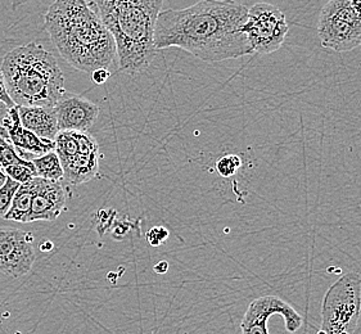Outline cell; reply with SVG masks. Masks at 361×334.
I'll list each match as a JSON object with an SVG mask.
<instances>
[{
  "instance_id": "1",
  "label": "cell",
  "mask_w": 361,
  "mask_h": 334,
  "mask_svg": "<svg viewBox=\"0 0 361 334\" xmlns=\"http://www.w3.org/2000/svg\"><path fill=\"white\" fill-rule=\"evenodd\" d=\"M248 8L234 0H200L159 15L154 48H180L203 62H223L253 54L243 31Z\"/></svg>"
},
{
  "instance_id": "2",
  "label": "cell",
  "mask_w": 361,
  "mask_h": 334,
  "mask_svg": "<svg viewBox=\"0 0 361 334\" xmlns=\"http://www.w3.org/2000/svg\"><path fill=\"white\" fill-rule=\"evenodd\" d=\"M44 26L61 57L73 68L94 73L112 65L115 40L87 0H54Z\"/></svg>"
},
{
  "instance_id": "3",
  "label": "cell",
  "mask_w": 361,
  "mask_h": 334,
  "mask_svg": "<svg viewBox=\"0 0 361 334\" xmlns=\"http://www.w3.org/2000/svg\"><path fill=\"white\" fill-rule=\"evenodd\" d=\"M116 44L118 68L126 75L145 73L156 56L154 29L164 0H87Z\"/></svg>"
},
{
  "instance_id": "4",
  "label": "cell",
  "mask_w": 361,
  "mask_h": 334,
  "mask_svg": "<svg viewBox=\"0 0 361 334\" xmlns=\"http://www.w3.org/2000/svg\"><path fill=\"white\" fill-rule=\"evenodd\" d=\"M0 71L16 106H56L66 93L57 59L35 42L8 51Z\"/></svg>"
},
{
  "instance_id": "5",
  "label": "cell",
  "mask_w": 361,
  "mask_h": 334,
  "mask_svg": "<svg viewBox=\"0 0 361 334\" xmlns=\"http://www.w3.org/2000/svg\"><path fill=\"white\" fill-rule=\"evenodd\" d=\"M360 314V276L348 273L325 293L318 334H354Z\"/></svg>"
},
{
  "instance_id": "6",
  "label": "cell",
  "mask_w": 361,
  "mask_h": 334,
  "mask_svg": "<svg viewBox=\"0 0 361 334\" xmlns=\"http://www.w3.org/2000/svg\"><path fill=\"white\" fill-rule=\"evenodd\" d=\"M318 35L322 45L331 51H350L361 44V16L351 0H329L319 16Z\"/></svg>"
},
{
  "instance_id": "7",
  "label": "cell",
  "mask_w": 361,
  "mask_h": 334,
  "mask_svg": "<svg viewBox=\"0 0 361 334\" xmlns=\"http://www.w3.org/2000/svg\"><path fill=\"white\" fill-rule=\"evenodd\" d=\"M243 31L252 53L271 54L282 48L289 27L281 8L269 3H256L248 8Z\"/></svg>"
},
{
  "instance_id": "8",
  "label": "cell",
  "mask_w": 361,
  "mask_h": 334,
  "mask_svg": "<svg viewBox=\"0 0 361 334\" xmlns=\"http://www.w3.org/2000/svg\"><path fill=\"white\" fill-rule=\"evenodd\" d=\"M274 314L282 316L289 333H296L304 323L302 316L287 302L274 296H265L253 299L248 306L240 324L242 334H269L267 320Z\"/></svg>"
},
{
  "instance_id": "9",
  "label": "cell",
  "mask_w": 361,
  "mask_h": 334,
  "mask_svg": "<svg viewBox=\"0 0 361 334\" xmlns=\"http://www.w3.org/2000/svg\"><path fill=\"white\" fill-rule=\"evenodd\" d=\"M31 240V233L0 228V273L15 279L29 273L37 259Z\"/></svg>"
},
{
  "instance_id": "10",
  "label": "cell",
  "mask_w": 361,
  "mask_h": 334,
  "mask_svg": "<svg viewBox=\"0 0 361 334\" xmlns=\"http://www.w3.org/2000/svg\"><path fill=\"white\" fill-rule=\"evenodd\" d=\"M0 138L9 140L16 147L23 160L32 161L35 157L54 151V140L40 138L32 131L22 126L17 106L9 109V113L0 126Z\"/></svg>"
},
{
  "instance_id": "11",
  "label": "cell",
  "mask_w": 361,
  "mask_h": 334,
  "mask_svg": "<svg viewBox=\"0 0 361 334\" xmlns=\"http://www.w3.org/2000/svg\"><path fill=\"white\" fill-rule=\"evenodd\" d=\"M59 131H89L99 116L101 109L87 98L67 93L54 106Z\"/></svg>"
},
{
  "instance_id": "12",
  "label": "cell",
  "mask_w": 361,
  "mask_h": 334,
  "mask_svg": "<svg viewBox=\"0 0 361 334\" xmlns=\"http://www.w3.org/2000/svg\"><path fill=\"white\" fill-rule=\"evenodd\" d=\"M67 192L61 182H51L39 178L37 193L32 199L27 223L53 221L66 209Z\"/></svg>"
},
{
  "instance_id": "13",
  "label": "cell",
  "mask_w": 361,
  "mask_h": 334,
  "mask_svg": "<svg viewBox=\"0 0 361 334\" xmlns=\"http://www.w3.org/2000/svg\"><path fill=\"white\" fill-rule=\"evenodd\" d=\"M22 126L37 137L54 140L57 137V113L54 106H17Z\"/></svg>"
},
{
  "instance_id": "14",
  "label": "cell",
  "mask_w": 361,
  "mask_h": 334,
  "mask_svg": "<svg viewBox=\"0 0 361 334\" xmlns=\"http://www.w3.org/2000/svg\"><path fill=\"white\" fill-rule=\"evenodd\" d=\"M98 153H79L63 167V179L71 185H81L94 179L98 173Z\"/></svg>"
},
{
  "instance_id": "15",
  "label": "cell",
  "mask_w": 361,
  "mask_h": 334,
  "mask_svg": "<svg viewBox=\"0 0 361 334\" xmlns=\"http://www.w3.org/2000/svg\"><path fill=\"white\" fill-rule=\"evenodd\" d=\"M39 176L34 178L32 180L20 184V188L16 192L15 198L12 201V206L7 212V215L3 218L17 221V223H27L32 199L37 193Z\"/></svg>"
},
{
  "instance_id": "16",
  "label": "cell",
  "mask_w": 361,
  "mask_h": 334,
  "mask_svg": "<svg viewBox=\"0 0 361 334\" xmlns=\"http://www.w3.org/2000/svg\"><path fill=\"white\" fill-rule=\"evenodd\" d=\"M32 163L35 166L37 176L39 178H43L45 180H51V182L63 180V167L57 153L54 151L35 157L32 160Z\"/></svg>"
},
{
  "instance_id": "17",
  "label": "cell",
  "mask_w": 361,
  "mask_h": 334,
  "mask_svg": "<svg viewBox=\"0 0 361 334\" xmlns=\"http://www.w3.org/2000/svg\"><path fill=\"white\" fill-rule=\"evenodd\" d=\"M31 161H26L22 159L17 152L16 147L6 139L0 138V165L3 167L11 166V165H25Z\"/></svg>"
},
{
  "instance_id": "18",
  "label": "cell",
  "mask_w": 361,
  "mask_h": 334,
  "mask_svg": "<svg viewBox=\"0 0 361 334\" xmlns=\"http://www.w3.org/2000/svg\"><path fill=\"white\" fill-rule=\"evenodd\" d=\"M18 188H20V183L7 176L6 183L0 187V218H4L7 215Z\"/></svg>"
},
{
  "instance_id": "19",
  "label": "cell",
  "mask_w": 361,
  "mask_h": 334,
  "mask_svg": "<svg viewBox=\"0 0 361 334\" xmlns=\"http://www.w3.org/2000/svg\"><path fill=\"white\" fill-rule=\"evenodd\" d=\"M4 171L9 178H12L20 184L30 182L34 178H37V170L32 163V161L25 165H11V166L4 167Z\"/></svg>"
},
{
  "instance_id": "20",
  "label": "cell",
  "mask_w": 361,
  "mask_h": 334,
  "mask_svg": "<svg viewBox=\"0 0 361 334\" xmlns=\"http://www.w3.org/2000/svg\"><path fill=\"white\" fill-rule=\"evenodd\" d=\"M242 165V160L237 154H226L217 161L216 168L217 174L223 178H231L233 175L238 173L239 167Z\"/></svg>"
},
{
  "instance_id": "21",
  "label": "cell",
  "mask_w": 361,
  "mask_h": 334,
  "mask_svg": "<svg viewBox=\"0 0 361 334\" xmlns=\"http://www.w3.org/2000/svg\"><path fill=\"white\" fill-rule=\"evenodd\" d=\"M170 233L164 226H154L147 232V240L153 247H159L169 238Z\"/></svg>"
},
{
  "instance_id": "22",
  "label": "cell",
  "mask_w": 361,
  "mask_h": 334,
  "mask_svg": "<svg viewBox=\"0 0 361 334\" xmlns=\"http://www.w3.org/2000/svg\"><path fill=\"white\" fill-rule=\"evenodd\" d=\"M0 102L6 103L8 107H15L16 104L12 101V98L8 94L7 84H6V79L3 76V73L0 71Z\"/></svg>"
},
{
  "instance_id": "23",
  "label": "cell",
  "mask_w": 361,
  "mask_h": 334,
  "mask_svg": "<svg viewBox=\"0 0 361 334\" xmlns=\"http://www.w3.org/2000/svg\"><path fill=\"white\" fill-rule=\"evenodd\" d=\"M109 76H111V73H109V68H99V70H95L94 73H92V78L95 84H98V85L104 84L106 81L109 80Z\"/></svg>"
},
{
  "instance_id": "24",
  "label": "cell",
  "mask_w": 361,
  "mask_h": 334,
  "mask_svg": "<svg viewBox=\"0 0 361 334\" xmlns=\"http://www.w3.org/2000/svg\"><path fill=\"white\" fill-rule=\"evenodd\" d=\"M9 109H11V107H8L6 103L0 102V126H1L4 118H6L8 113H9Z\"/></svg>"
},
{
  "instance_id": "25",
  "label": "cell",
  "mask_w": 361,
  "mask_h": 334,
  "mask_svg": "<svg viewBox=\"0 0 361 334\" xmlns=\"http://www.w3.org/2000/svg\"><path fill=\"white\" fill-rule=\"evenodd\" d=\"M167 270H169V264L166 261H161L154 266V271L157 273V274H165L167 273Z\"/></svg>"
},
{
  "instance_id": "26",
  "label": "cell",
  "mask_w": 361,
  "mask_h": 334,
  "mask_svg": "<svg viewBox=\"0 0 361 334\" xmlns=\"http://www.w3.org/2000/svg\"><path fill=\"white\" fill-rule=\"evenodd\" d=\"M351 7L354 8L356 13L361 16V0H351Z\"/></svg>"
},
{
  "instance_id": "27",
  "label": "cell",
  "mask_w": 361,
  "mask_h": 334,
  "mask_svg": "<svg viewBox=\"0 0 361 334\" xmlns=\"http://www.w3.org/2000/svg\"><path fill=\"white\" fill-rule=\"evenodd\" d=\"M7 180V174H6V171H4V167L0 165V187L6 183Z\"/></svg>"
}]
</instances>
